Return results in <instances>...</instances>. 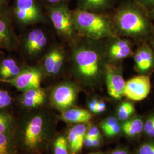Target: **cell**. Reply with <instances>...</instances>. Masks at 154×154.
I'll use <instances>...</instances> for the list:
<instances>
[{
	"label": "cell",
	"mask_w": 154,
	"mask_h": 154,
	"mask_svg": "<svg viewBox=\"0 0 154 154\" xmlns=\"http://www.w3.org/2000/svg\"><path fill=\"white\" fill-rule=\"evenodd\" d=\"M93 41L77 45L72 53V72L88 83L97 82L103 77L107 64L106 51Z\"/></svg>",
	"instance_id": "cell-1"
},
{
	"label": "cell",
	"mask_w": 154,
	"mask_h": 154,
	"mask_svg": "<svg viewBox=\"0 0 154 154\" xmlns=\"http://www.w3.org/2000/svg\"><path fill=\"white\" fill-rule=\"evenodd\" d=\"M48 136V122L41 112L30 114L22 121L17 143L30 154H38L44 148Z\"/></svg>",
	"instance_id": "cell-2"
},
{
	"label": "cell",
	"mask_w": 154,
	"mask_h": 154,
	"mask_svg": "<svg viewBox=\"0 0 154 154\" xmlns=\"http://www.w3.org/2000/svg\"><path fill=\"white\" fill-rule=\"evenodd\" d=\"M72 13L75 30L83 36L94 41L115 37L112 23L108 17L79 8Z\"/></svg>",
	"instance_id": "cell-3"
},
{
	"label": "cell",
	"mask_w": 154,
	"mask_h": 154,
	"mask_svg": "<svg viewBox=\"0 0 154 154\" xmlns=\"http://www.w3.org/2000/svg\"><path fill=\"white\" fill-rule=\"evenodd\" d=\"M114 22L119 33L127 37H140L148 31L147 20L132 4L127 3L121 6L116 11Z\"/></svg>",
	"instance_id": "cell-4"
},
{
	"label": "cell",
	"mask_w": 154,
	"mask_h": 154,
	"mask_svg": "<svg viewBox=\"0 0 154 154\" xmlns=\"http://www.w3.org/2000/svg\"><path fill=\"white\" fill-rule=\"evenodd\" d=\"M39 0H14L11 16L17 24L28 27L44 22L45 15Z\"/></svg>",
	"instance_id": "cell-5"
},
{
	"label": "cell",
	"mask_w": 154,
	"mask_h": 154,
	"mask_svg": "<svg viewBox=\"0 0 154 154\" xmlns=\"http://www.w3.org/2000/svg\"><path fill=\"white\" fill-rule=\"evenodd\" d=\"M48 16L56 32L61 37L71 40L75 34L72 13L67 4L46 7Z\"/></svg>",
	"instance_id": "cell-6"
},
{
	"label": "cell",
	"mask_w": 154,
	"mask_h": 154,
	"mask_svg": "<svg viewBox=\"0 0 154 154\" xmlns=\"http://www.w3.org/2000/svg\"><path fill=\"white\" fill-rule=\"evenodd\" d=\"M44 75L41 66L25 65L16 77L0 82L9 83L18 90L24 92L32 88H40Z\"/></svg>",
	"instance_id": "cell-7"
},
{
	"label": "cell",
	"mask_w": 154,
	"mask_h": 154,
	"mask_svg": "<svg viewBox=\"0 0 154 154\" xmlns=\"http://www.w3.org/2000/svg\"><path fill=\"white\" fill-rule=\"evenodd\" d=\"M48 44L46 33L39 28L32 29L23 37L21 42L23 54L30 59H35L44 51Z\"/></svg>",
	"instance_id": "cell-8"
},
{
	"label": "cell",
	"mask_w": 154,
	"mask_h": 154,
	"mask_svg": "<svg viewBox=\"0 0 154 154\" xmlns=\"http://www.w3.org/2000/svg\"><path fill=\"white\" fill-rule=\"evenodd\" d=\"M77 87L70 82L60 83L55 86L50 94L51 104L62 112L71 108L77 98Z\"/></svg>",
	"instance_id": "cell-9"
},
{
	"label": "cell",
	"mask_w": 154,
	"mask_h": 154,
	"mask_svg": "<svg viewBox=\"0 0 154 154\" xmlns=\"http://www.w3.org/2000/svg\"><path fill=\"white\" fill-rule=\"evenodd\" d=\"M66 53L63 48L54 46L45 54L41 67L44 75L54 77L61 73L65 66Z\"/></svg>",
	"instance_id": "cell-10"
},
{
	"label": "cell",
	"mask_w": 154,
	"mask_h": 154,
	"mask_svg": "<svg viewBox=\"0 0 154 154\" xmlns=\"http://www.w3.org/2000/svg\"><path fill=\"white\" fill-rule=\"evenodd\" d=\"M105 75L109 95L114 99H121L124 96L126 82L120 67L112 63H107Z\"/></svg>",
	"instance_id": "cell-11"
},
{
	"label": "cell",
	"mask_w": 154,
	"mask_h": 154,
	"mask_svg": "<svg viewBox=\"0 0 154 154\" xmlns=\"http://www.w3.org/2000/svg\"><path fill=\"white\" fill-rule=\"evenodd\" d=\"M151 86L150 78L148 76L134 77L126 82L124 96L132 100H142L149 95Z\"/></svg>",
	"instance_id": "cell-12"
},
{
	"label": "cell",
	"mask_w": 154,
	"mask_h": 154,
	"mask_svg": "<svg viewBox=\"0 0 154 154\" xmlns=\"http://www.w3.org/2000/svg\"><path fill=\"white\" fill-rule=\"evenodd\" d=\"M11 10L0 14V49L12 50L19 44L11 25Z\"/></svg>",
	"instance_id": "cell-13"
},
{
	"label": "cell",
	"mask_w": 154,
	"mask_h": 154,
	"mask_svg": "<svg viewBox=\"0 0 154 154\" xmlns=\"http://www.w3.org/2000/svg\"><path fill=\"white\" fill-rule=\"evenodd\" d=\"M131 45L125 39L113 37L106 50V55L111 62L121 61L131 55Z\"/></svg>",
	"instance_id": "cell-14"
},
{
	"label": "cell",
	"mask_w": 154,
	"mask_h": 154,
	"mask_svg": "<svg viewBox=\"0 0 154 154\" xmlns=\"http://www.w3.org/2000/svg\"><path fill=\"white\" fill-rule=\"evenodd\" d=\"M46 99V96L44 90L40 87L22 92L19 98V103L25 109H33L43 105Z\"/></svg>",
	"instance_id": "cell-15"
},
{
	"label": "cell",
	"mask_w": 154,
	"mask_h": 154,
	"mask_svg": "<svg viewBox=\"0 0 154 154\" xmlns=\"http://www.w3.org/2000/svg\"><path fill=\"white\" fill-rule=\"evenodd\" d=\"M86 132V126L82 123L78 124L70 128L67 138L70 154H77L81 150Z\"/></svg>",
	"instance_id": "cell-16"
},
{
	"label": "cell",
	"mask_w": 154,
	"mask_h": 154,
	"mask_svg": "<svg viewBox=\"0 0 154 154\" xmlns=\"http://www.w3.org/2000/svg\"><path fill=\"white\" fill-rule=\"evenodd\" d=\"M134 61L139 72L141 73L147 72L154 65V56L152 51L148 46H142L135 52Z\"/></svg>",
	"instance_id": "cell-17"
},
{
	"label": "cell",
	"mask_w": 154,
	"mask_h": 154,
	"mask_svg": "<svg viewBox=\"0 0 154 154\" xmlns=\"http://www.w3.org/2000/svg\"><path fill=\"white\" fill-rule=\"evenodd\" d=\"M25 66L11 57L4 58L0 61V81L8 80L17 76Z\"/></svg>",
	"instance_id": "cell-18"
},
{
	"label": "cell",
	"mask_w": 154,
	"mask_h": 154,
	"mask_svg": "<svg viewBox=\"0 0 154 154\" xmlns=\"http://www.w3.org/2000/svg\"><path fill=\"white\" fill-rule=\"evenodd\" d=\"M93 116L87 110L70 108L62 111L60 118L66 123H82L90 121Z\"/></svg>",
	"instance_id": "cell-19"
},
{
	"label": "cell",
	"mask_w": 154,
	"mask_h": 154,
	"mask_svg": "<svg viewBox=\"0 0 154 154\" xmlns=\"http://www.w3.org/2000/svg\"><path fill=\"white\" fill-rule=\"evenodd\" d=\"M118 0H77L78 8L100 13L110 9Z\"/></svg>",
	"instance_id": "cell-20"
},
{
	"label": "cell",
	"mask_w": 154,
	"mask_h": 154,
	"mask_svg": "<svg viewBox=\"0 0 154 154\" xmlns=\"http://www.w3.org/2000/svg\"><path fill=\"white\" fill-rule=\"evenodd\" d=\"M144 125L143 121L139 118H135L125 122L121 128L123 132L129 137H134L137 135L144 130Z\"/></svg>",
	"instance_id": "cell-21"
},
{
	"label": "cell",
	"mask_w": 154,
	"mask_h": 154,
	"mask_svg": "<svg viewBox=\"0 0 154 154\" xmlns=\"http://www.w3.org/2000/svg\"><path fill=\"white\" fill-rule=\"evenodd\" d=\"M17 144L12 133L0 134V154H16Z\"/></svg>",
	"instance_id": "cell-22"
},
{
	"label": "cell",
	"mask_w": 154,
	"mask_h": 154,
	"mask_svg": "<svg viewBox=\"0 0 154 154\" xmlns=\"http://www.w3.org/2000/svg\"><path fill=\"white\" fill-rule=\"evenodd\" d=\"M14 124L13 116L5 111L0 110V134L11 133Z\"/></svg>",
	"instance_id": "cell-23"
},
{
	"label": "cell",
	"mask_w": 154,
	"mask_h": 154,
	"mask_svg": "<svg viewBox=\"0 0 154 154\" xmlns=\"http://www.w3.org/2000/svg\"><path fill=\"white\" fill-rule=\"evenodd\" d=\"M135 112V107L131 102L125 101L119 106L117 111L118 118L121 121H126Z\"/></svg>",
	"instance_id": "cell-24"
},
{
	"label": "cell",
	"mask_w": 154,
	"mask_h": 154,
	"mask_svg": "<svg viewBox=\"0 0 154 154\" xmlns=\"http://www.w3.org/2000/svg\"><path fill=\"white\" fill-rule=\"evenodd\" d=\"M69 148L67 139L63 136L58 137L53 144L54 154H69Z\"/></svg>",
	"instance_id": "cell-25"
},
{
	"label": "cell",
	"mask_w": 154,
	"mask_h": 154,
	"mask_svg": "<svg viewBox=\"0 0 154 154\" xmlns=\"http://www.w3.org/2000/svg\"><path fill=\"white\" fill-rule=\"evenodd\" d=\"M12 102L10 94L5 90L0 88V109H3L9 107Z\"/></svg>",
	"instance_id": "cell-26"
},
{
	"label": "cell",
	"mask_w": 154,
	"mask_h": 154,
	"mask_svg": "<svg viewBox=\"0 0 154 154\" xmlns=\"http://www.w3.org/2000/svg\"><path fill=\"white\" fill-rule=\"evenodd\" d=\"M144 131L150 137L154 138V115L147 118L144 125Z\"/></svg>",
	"instance_id": "cell-27"
},
{
	"label": "cell",
	"mask_w": 154,
	"mask_h": 154,
	"mask_svg": "<svg viewBox=\"0 0 154 154\" xmlns=\"http://www.w3.org/2000/svg\"><path fill=\"white\" fill-rule=\"evenodd\" d=\"M138 154H154V141L141 145L138 149Z\"/></svg>",
	"instance_id": "cell-28"
},
{
	"label": "cell",
	"mask_w": 154,
	"mask_h": 154,
	"mask_svg": "<svg viewBox=\"0 0 154 154\" xmlns=\"http://www.w3.org/2000/svg\"><path fill=\"white\" fill-rule=\"evenodd\" d=\"M118 123V119L116 118L114 116H110L105 119L100 124V127L103 131H104L105 130L115 126Z\"/></svg>",
	"instance_id": "cell-29"
},
{
	"label": "cell",
	"mask_w": 154,
	"mask_h": 154,
	"mask_svg": "<svg viewBox=\"0 0 154 154\" xmlns=\"http://www.w3.org/2000/svg\"><path fill=\"white\" fill-rule=\"evenodd\" d=\"M100 144V139L90 138L85 136L84 140V145L88 147H98Z\"/></svg>",
	"instance_id": "cell-30"
},
{
	"label": "cell",
	"mask_w": 154,
	"mask_h": 154,
	"mask_svg": "<svg viewBox=\"0 0 154 154\" xmlns=\"http://www.w3.org/2000/svg\"><path fill=\"white\" fill-rule=\"evenodd\" d=\"M86 137L90 138H101V135L98 127L91 126L89 128L88 131L86 132Z\"/></svg>",
	"instance_id": "cell-31"
},
{
	"label": "cell",
	"mask_w": 154,
	"mask_h": 154,
	"mask_svg": "<svg viewBox=\"0 0 154 154\" xmlns=\"http://www.w3.org/2000/svg\"><path fill=\"white\" fill-rule=\"evenodd\" d=\"M121 126L118 123L115 126L111 127L110 128L104 131L105 135L107 137H113L119 134L121 130Z\"/></svg>",
	"instance_id": "cell-32"
},
{
	"label": "cell",
	"mask_w": 154,
	"mask_h": 154,
	"mask_svg": "<svg viewBox=\"0 0 154 154\" xmlns=\"http://www.w3.org/2000/svg\"><path fill=\"white\" fill-rule=\"evenodd\" d=\"M41 2L44 3L46 7L51 6L58 5L63 4H67L69 0H39Z\"/></svg>",
	"instance_id": "cell-33"
},
{
	"label": "cell",
	"mask_w": 154,
	"mask_h": 154,
	"mask_svg": "<svg viewBox=\"0 0 154 154\" xmlns=\"http://www.w3.org/2000/svg\"><path fill=\"white\" fill-rule=\"evenodd\" d=\"M8 2L9 1L7 0H0V14L5 13L10 10Z\"/></svg>",
	"instance_id": "cell-34"
},
{
	"label": "cell",
	"mask_w": 154,
	"mask_h": 154,
	"mask_svg": "<svg viewBox=\"0 0 154 154\" xmlns=\"http://www.w3.org/2000/svg\"><path fill=\"white\" fill-rule=\"evenodd\" d=\"M98 100L97 99H93L92 100H91L88 104V107L90 110L93 112L94 113H96V111H97V105L98 103Z\"/></svg>",
	"instance_id": "cell-35"
},
{
	"label": "cell",
	"mask_w": 154,
	"mask_h": 154,
	"mask_svg": "<svg viewBox=\"0 0 154 154\" xmlns=\"http://www.w3.org/2000/svg\"><path fill=\"white\" fill-rule=\"evenodd\" d=\"M106 109V105L105 102L103 100L99 101L98 105H97L96 113L99 114V113L103 112L104 111H105Z\"/></svg>",
	"instance_id": "cell-36"
},
{
	"label": "cell",
	"mask_w": 154,
	"mask_h": 154,
	"mask_svg": "<svg viewBox=\"0 0 154 154\" xmlns=\"http://www.w3.org/2000/svg\"><path fill=\"white\" fill-rule=\"evenodd\" d=\"M138 4L143 6L154 5V0H135Z\"/></svg>",
	"instance_id": "cell-37"
},
{
	"label": "cell",
	"mask_w": 154,
	"mask_h": 154,
	"mask_svg": "<svg viewBox=\"0 0 154 154\" xmlns=\"http://www.w3.org/2000/svg\"><path fill=\"white\" fill-rule=\"evenodd\" d=\"M111 154H129L128 151L125 149H117Z\"/></svg>",
	"instance_id": "cell-38"
},
{
	"label": "cell",
	"mask_w": 154,
	"mask_h": 154,
	"mask_svg": "<svg viewBox=\"0 0 154 154\" xmlns=\"http://www.w3.org/2000/svg\"><path fill=\"white\" fill-rule=\"evenodd\" d=\"M102 154L101 153H100V152H97V153H91V154Z\"/></svg>",
	"instance_id": "cell-39"
},
{
	"label": "cell",
	"mask_w": 154,
	"mask_h": 154,
	"mask_svg": "<svg viewBox=\"0 0 154 154\" xmlns=\"http://www.w3.org/2000/svg\"><path fill=\"white\" fill-rule=\"evenodd\" d=\"M152 14H153V16H154V8L153 9V10H152Z\"/></svg>",
	"instance_id": "cell-40"
},
{
	"label": "cell",
	"mask_w": 154,
	"mask_h": 154,
	"mask_svg": "<svg viewBox=\"0 0 154 154\" xmlns=\"http://www.w3.org/2000/svg\"><path fill=\"white\" fill-rule=\"evenodd\" d=\"M7 1H9V0H7Z\"/></svg>",
	"instance_id": "cell-41"
}]
</instances>
